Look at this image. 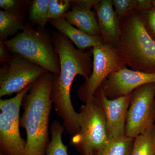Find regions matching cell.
I'll use <instances>...</instances> for the list:
<instances>
[{"mask_svg":"<svg viewBox=\"0 0 155 155\" xmlns=\"http://www.w3.org/2000/svg\"><path fill=\"white\" fill-rule=\"evenodd\" d=\"M53 41L61 71L58 76L54 75L51 98L56 113L63 120L65 130L72 137L79 132L80 127L79 114L75 111L71 101V86L76 75H81L86 80L91 75L92 52L76 48L61 32L54 35Z\"/></svg>","mask_w":155,"mask_h":155,"instance_id":"1","label":"cell"},{"mask_svg":"<svg viewBox=\"0 0 155 155\" xmlns=\"http://www.w3.org/2000/svg\"><path fill=\"white\" fill-rule=\"evenodd\" d=\"M54 74L45 73L33 83L22 101L24 112L20 127L26 131L24 155H46L50 140L49 123L53 102L51 98Z\"/></svg>","mask_w":155,"mask_h":155,"instance_id":"2","label":"cell"},{"mask_svg":"<svg viewBox=\"0 0 155 155\" xmlns=\"http://www.w3.org/2000/svg\"><path fill=\"white\" fill-rule=\"evenodd\" d=\"M119 20L120 34L116 50L125 65L134 71L155 73V41L138 11H131Z\"/></svg>","mask_w":155,"mask_h":155,"instance_id":"3","label":"cell"},{"mask_svg":"<svg viewBox=\"0 0 155 155\" xmlns=\"http://www.w3.org/2000/svg\"><path fill=\"white\" fill-rule=\"evenodd\" d=\"M2 41L12 52L56 76L60 75V61L54 48L47 37L35 30L29 24H25L22 32L15 37Z\"/></svg>","mask_w":155,"mask_h":155,"instance_id":"4","label":"cell"},{"mask_svg":"<svg viewBox=\"0 0 155 155\" xmlns=\"http://www.w3.org/2000/svg\"><path fill=\"white\" fill-rule=\"evenodd\" d=\"M79 114V132L71 143L81 155H92L109 141L105 116L102 106L93 98L81 106Z\"/></svg>","mask_w":155,"mask_h":155,"instance_id":"5","label":"cell"},{"mask_svg":"<svg viewBox=\"0 0 155 155\" xmlns=\"http://www.w3.org/2000/svg\"><path fill=\"white\" fill-rule=\"evenodd\" d=\"M33 83L11 98L0 100V155H24L26 140L20 134L19 114L23 98Z\"/></svg>","mask_w":155,"mask_h":155,"instance_id":"6","label":"cell"},{"mask_svg":"<svg viewBox=\"0 0 155 155\" xmlns=\"http://www.w3.org/2000/svg\"><path fill=\"white\" fill-rule=\"evenodd\" d=\"M91 75L77 91L80 99L86 103L91 101L95 93L112 73L127 67L115 48L107 45L93 48Z\"/></svg>","mask_w":155,"mask_h":155,"instance_id":"7","label":"cell"},{"mask_svg":"<svg viewBox=\"0 0 155 155\" xmlns=\"http://www.w3.org/2000/svg\"><path fill=\"white\" fill-rule=\"evenodd\" d=\"M155 83L147 84L132 93L127 109L125 135L135 138L153 128Z\"/></svg>","mask_w":155,"mask_h":155,"instance_id":"8","label":"cell"},{"mask_svg":"<svg viewBox=\"0 0 155 155\" xmlns=\"http://www.w3.org/2000/svg\"><path fill=\"white\" fill-rule=\"evenodd\" d=\"M47 72L17 54L0 69V97L18 94Z\"/></svg>","mask_w":155,"mask_h":155,"instance_id":"9","label":"cell"},{"mask_svg":"<svg viewBox=\"0 0 155 155\" xmlns=\"http://www.w3.org/2000/svg\"><path fill=\"white\" fill-rule=\"evenodd\" d=\"M132 93L110 99L106 97L101 85L95 93L94 97L101 104L105 116L109 140L125 136L126 116Z\"/></svg>","mask_w":155,"mask_h":155,"instance_id":"10","label":"cell"},{"mask_svg":"<svg viewBox=\"0 0 155 155\" xmlns=\"http://www.w3.org/2000/svg\"><path fill=\"white\" fill-rule=\"evenodd\" d=\"M155 83V73L134 71L127 67L112 73L101 85L106 97L110 99L131 93L137 87Z\"/></svg>","mask_w":155,"mask_h":155,"instance_id":"11","label":"cell"},{"mask_svg":"<svg viewBox=\"0 0 155 155\" xmlns=\"http://www.w3.org/2000/svg\"><path fill=\"white\" fill-rule=\"evenodd\" d=\"M94 8L105 44L117 49L120 34V20L112 0H99Z\"/></svg>","mask_w":155,"mask_h":155,"instance_id":"12","label":"cell"},{"mask_svg":"<svg viewBox=\"0 0 155 155\" xmlns=\"http://www.w3.org/2000/svg\"><path fill=\"white\" fill-rule=\"evenodd\" d=\"M51 22L60 32L75 44L78 49L83 51L87 48L105 44L101 36H93L87 34L75 28L64 18L51 19Z\"/></svg>","mask_w":155,"mask_h":155,"instance_id":"13","label":"cell"},{"mask_svg":"<svg viewBox=\"0 0 155 155\" xmlns=\"http://www.w3.org/2000/svg\"><path fill=\"white\" fill-rule=\"evenodd\" d=\"M64 19L79 30L93 36H101L98 21L91 9L72 5L71 11L64 15Z\"/></svg>","mask_w":155,"mask_h":155,"instance_id":"14","label":"cell"},{"mask_svg":"<svg viewBox=\"0 0 155 155\" xmlns=\"http://www.w3.org/2000/svg\"><path fill=\"white\" fill-rule=\"evenodd\" d=\"M25 27L22 19L17 14L0 11V37L4 41L8 37L14 34L19 29L22 30Z\"/></svg>","mask_w":155,"mask_h":155,"instance_id":"15","label":"cell"},{"mask_svg":"<svg viewBox=\"0 0 155 155\" xmlns=\"http://www.w3.org/2000/svg\"><path fill=\"white\" fill-rule=\"evenodd\" d=\"M134 139L125 136L109 140L104 147L92 155H130Z\"/></svg>","mask_w":155,"mask_h":155,"instance_id":"16","label":"cell"},{"mask_svg":"<svg viewBox=\"0 0 155 155\" xmlns=\"http://www.w3.org/2000/svg\"><path fill=\"white\" fill-rule=\"evenodd\" d=\"M51 139L47 148L46 155H69L68 147L62 140V135L65 131L64 125L58 120H54L50 127Z\"/></svg>","mask_w":155,"mask_h":155,"instance_id":"17","label":"cell"},{"mask_svg":"<svg viewBox=\"0 0 155 155\" xmlns=\"http://www.w3.org/2000/svg\"><path fill=\"white\" fill-rule=\"evenodd\" d=\"M130 155H155L154 127L134 139Z\"/></svg>","mask_w":155,"mask_h":155,"instance_id":"18","label":"cell"},{"mask_svg":"<svg viewBox=\"0 0 155 155\" xmlns=\"http://www.w3.org/2000/svg\"><path fill=\"white\" fill-rule=\"evenodd\" d=\"M50 0H35L31 6L29 17L33 23L44 28L48 20Z\"/></svg>","mask_w":155,"mask_h":155,"instance_id":"19","label":"cell"},{"mask_svg":"<svg viewBox=\"0 0 155 155\" xmlns=\"http://www.w3.org/2000/svg\"><path fill=\"white\" fill-rule=\"evenodd\" d=\"M72 1L68 0H50L49 6V19H56L63 18L70 7Z\"/></svg>","mask_w":155,"mask_h":155,"instance_id":"20","label":"cell"},{"mask_svg":"<svg viewBox=\"0 0 155 155\" xmlns=\"http://www.w3.org/2000/svg\"><path fill=\"white\" fill-rule=\"evenodd\" d=\"M113 6L119 19L132 11H136L137 0H113Z\"/></svg>","mask_w":155,"mask_h":155,"instance_id":"21","label":"cell"},{"mask_svg":"<svg viewBox=\"0 0 155 155\" xmlns=\"http://www.w3.org/2000/svg\"><path fill=\"white\" fill-rule=\"evenodd\" d=\"M138 12L148 33L155 41V10L152 8Z\"/></svg>","mask_w":155,"mask_h":155,"instance_id":"22","label":"cell"},{"mask_svg":"<svg viewBox=\"0 0 155 155\" xmlns=\"http://www.w3.org/2000/svg\"><path fill=\"white\" fill-rule=\"evenodd\" d=\"M18 2L14 0H1L0 7L5 11L17 14Z\"/></svg>","mask_w":155,"mask_h":155,"instance_id":"23","label":"cell"},{"mask_svg":"<svg viewBox=\"0 0 155 155\" xmlns=\"http://www.w3.org/2000/svg\"><path fill=\"white\" fill-rule=\"evenodd\" d=\"M99 0H78L72 1V5L78 6L80 8L91 9L94 7Z\"/></svg>","mask_w":155,"mask_h":155,"instance_id":"24","label":"cell"},{"mask_svg":"<svg viewBox=\"0 0 155 155\" xmlns=\"http://www.w3.org/2000/svg\"><path fill=\"white\" fill-rule=\"evenodd\" d=\"M137 5L136 11H140L148 10L152 8V1L137 0Z\"/></svg>","mask_w":155,"mask_h":155,"instance_id":"25","label":"cell"},{"mask_svg":"<svg viewBox=\"0 0 155 155\" xmlns=\"http://www.w3.org/2000/svg\"><path fill=\"white\" fill-rule=\"evenodd\" d=\"M6 47L1 41L0 44V60L2 62H5L8 59V54L6 50Z\"/></svg>","mask_w":155,"mask_h":155,"instance_id":"26","label":"cell"},{"mask_svg":"<svg viewBox=\"0 0 155 155\" xmlns=\"http://www.w3.org/2000/svg\"><path fill=\"white\" fill-rule=\"evenodd\" d=\"M152 8L155 10V0L152 1Z\"/></svg>","mask_w":155,"mask_h":155,"instance_id":"27","label":"cell"},{"mask_svg":"<svg viewBox=\"0 0 155 155\" xmlns=\"http://www.w3.org/2000/svg\"><path fill=\"white\" fill-rule=\"evenodd\" d=\"M154 132H155V127L154 128Z\"/></svg>","mask_w":155,"mask_h":155,"instance_id":"28","label":"cell"}]
</instances>
